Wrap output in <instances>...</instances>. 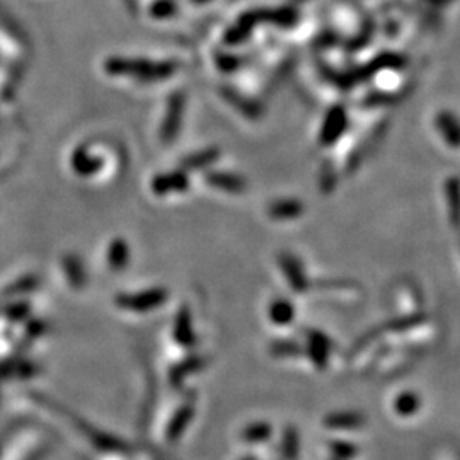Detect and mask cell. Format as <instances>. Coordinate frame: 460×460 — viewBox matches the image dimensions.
I'll list each match as a JSON object with an SVG mask.
<instances>
[{"mask_svg": "<svg viewBox=\"0 0 460 460\" xmlns=\"http://www.w3.org/2000/svg\"><path fill=\"white\" fill-rule=\"evenodd\" d=\"M280 266H282V270L285 271V276L288 280V283H290L291 290H295L297 294H302V291H305L307 285V278L305 275H303V270L302 266H300V263L297 261V258L291 254H287L283 253L280 256Z\"/></svg>", "mask_w": 460, "mask_h": 460, "instance_id": "obj_1", "label": "cell"}, {"mask_svg": "<svg viewBox=\"0 0 460 460\" xmlns=\"http://www.w3.org/2000/svg\"><path fill=\"white\" fill-rule=\"evenodd\" d=\"M331 346L333 345H331L329 338H326L322 333H317V331H309V357L319 368L327 365Z\"/></svg>", "mask_w": 460, "mask_h": 460, "instance_id": "obj_2", "label": "cell"}, {"mask_svg": "<svg viewBox=\"0 0 460 460\" xmlns=\"http://www.w3.org/2000/svg\"><path fill=\"white\" fill-rule=\"evenodd\" d=\"M162 302H164V291H159V290H152V291H147V294H138V295H131V297L119 298V305L133 310L152 309V307L159 305V303Z\"/></svg>", "mask_w": 460, "mask_h": 460, "instance_id": "obj_3", "label": "cell"}, {"mask_svg": "<svg viewBox=\"0 0 460 460\" xmlns=\"http://www.w3.org/2000/svg\"><path fill=\"white\" fill-rule=\"evenodd\" d=\"M303 213L302 203L297 199H282L270 206V215L275 220H291Z\"/></svg>", "mask_w": 460, "mask_h": 460, "instance_id": "obj_4", "label": "cell"}, {"mask_svg": "<svg viewBox=\"0 0 460 460\" xmlns=\"http://www.w3.org/2000/svg\"><path fill=\"white\" fill-rule=\"evenodd\" d=\"M363 416L358 413H334L327 416L324 425L327 428H336V430H355L363 425Z\"/></svg>", "mask_w": 460, "mask_h": 460, "instance_id": "obj_5", "label": "cell"}, {"mask_svg": "<svg viewBox=\"0 0 460 460\" xmlns=\"http://www.w3.org/2000/svg\"><path fill=\"white\" fill-rule=\"evenodd\" d=\"M270 317L271 321L278 324V326H287V324H290L295 317L294 305L285 298L276 300L270 307Z\"/></svg>", "mask_w": 460, "mask_h": 460, "instance_id": "obj_6", "label": "cell"}, {"mask_svg": "<svg viewBox=\"0 0 460 460\" xmlns=\"http://www.w3.org/2000/svg\"><path fill=\"white\" fill-rule=\"evenodd\" d=\"M419 407V397L413 392H406V394H401L397 397V401H395V411H397V414H402V416H409L418 411Z\"/></svg>", "mask_w": 460, "mask_h": 460, "instance_id": "obj_7", "label": "cell"}, {"mask_svg": "<svg viewBox=\"0 0 460 460\" xmlns=\"http://www.w3.org/2000/svg\"><path fill=\"white\" fill-rule=\"evenodd\" d=\"M449 202H450V222L454 227L460 229V186L459 183L449 184Z\"/></svg>", "mask_w": 460, "mask_h": 460, "instance_id": "obj_8", "label": "cell"}, {"mask_svg": "<svg viewBox=\"0 0 460 460\" xmlns=\"http://www.w3.org/2000/svg\"><path fill=\"white\" fill-rule=\"evenodd\" d=\"M271 353L275 357H298L302 355V346L298 343L288 341V339H283V341H275L271 345Z\"/></svg>", "mask_w": 460, "mask_h": 460, "instance_id": "obj_9", "label": "cell"}, {"mask_svg": "<svg viewBox=\"0 0 460 460\" xmlns=\"http://www.w3.org/2000/svg\"><path fill=\"white\" fill-rule=\"evenodd\" d=\"M283 454L287 459H295L298 455V433L295 428H288L283 437Z\"/></svg>", "mask_w": 460, "mask_h": 460, "instance_id": "obj_10", "label": "cell"}, {"mask_svg": "<svg viewBox=\"0 0 460 460\" xmlns=\"http://www.w3.org/2000/svg\"><path fill=\"white\" fill-rule=\"evenodd\" d=\"M211 183L218 188H225V190L232 191V193H241L244 190V183L239 178H234V176L217 174L211 178Z\"/></svg>", "mask_w": 460, "mask_h": 460, "instance_id": "obj_11", "label": "cell"}, {"mask_svg": "<svg viewBox=\"0 0 460 460\" xmlns=\"http://www.w3.org/2000/svg\"><path fill=\"white\" fill-rule=\"evenodd\" d=\"M271 435V426L265 425V423H259V425H251L244 431V438L247 442H263V440H268Z\"/></svg>", "mask_w": 460, "mask_h": 460, "instance_id": "obj_12", "label": "cell"}, {"mask_svg": "<svg viewBox=\"0 0 460 460\" xmlns=\"http://www.w3.org/2000/svg\"><path fill=\"white\" fill-rule=\"evenodd\" d=\"M331 449H333L334 457L339 460L351 459V457H355V454H357V449H355L353 445H350V443H334Z\"/></svg>", "mask_w": 460, "mask_h": 460, "instance_id": "obj_13", "label": "cell"}, {"mask_svg": "<svg viewBox=\"0 0 460 460\" xmlns=\"http://www.w3.org/2000/svg\"><path fill=\"white\" fill-rule=\"evenodd\" d=\"M188 419H190V409H184L181 416L178 418V425L173 426V430H171V435H173V437H178L179 431H181V428L186 425Z\"/></svg>", "mask_w": 460, "mask_h": 460, "instance_id": "obj_14", "label": "cell"}]
</instances>
